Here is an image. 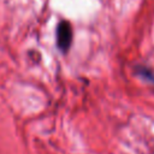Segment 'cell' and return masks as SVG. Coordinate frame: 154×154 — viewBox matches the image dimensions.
<instances>
[{"mask_svg":"<svg viewBox=\"0 0 154 154\" xmlns=\"http://www.w3.org/2000/svg\"><path fill=\"white\" fill-rule=\"evenodd\" d=\"M72 41V29L69 22H60L57 28V46L61 52L70 48Z\"/></svg>","mask_w":154,"mask_h":154,"instance_id":"obj_1","label":"cell"}]
</instances>
